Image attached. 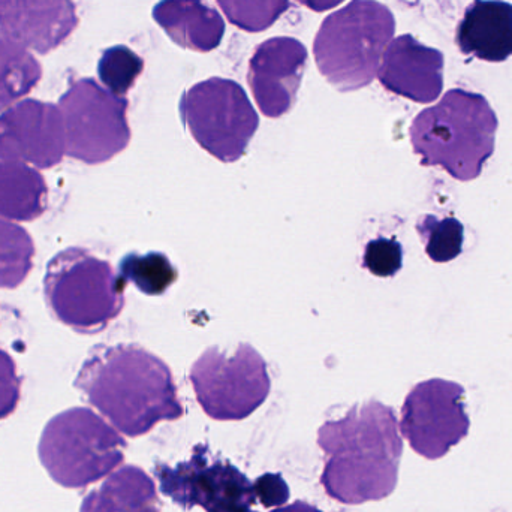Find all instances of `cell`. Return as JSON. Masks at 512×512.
I'll return each mask as SVG.
<instances>
[{
    "label": "cell",
    "instance_id": "4dcf8cb0",
    "mask_svg": "<svg viewBox=\"0 0 512 512\" xmlns=\"http://www.w3.org/2000/svg\"><path fill=\"white\" fill-rule=\"evenodd\" d=\"M271 512H322L318 510V508L312 507V505L307 504V502L298 501L294 502V504L288 505V507L277 508V510H273Z\"/></svg>",
    "mask_w": 512,
    "mask_h": 512
},
{
    "label": "cell",
    "instance_id": "7402d4cb",
    "mask_svg": "<svg viewBox=\"0 0 512 512\" xmlns=\"http://www.w3.org/2000/svg\"><path fill=\"white\" fill-rule=\"evenodd\" d=\"M35 246L26 230L0 218V288L12 289L32 270Z\"/></svg>",
    "mask_w": 512,
    "mask_h": 512
},
{
    "label": "cell",
    "instance_id": "e0dca14e",
    "mask_svg": "<svg viewBox=\"0 0 512 512\" xmlns=\"http://www.w3.org/2000/svg\"><path fill=\"white\" fill-rule=\"evenodd\" d=\"M456 42L466 56L505 62L512 56V5L504 0H475L457 27Z\"/></svg>",
    "mask_w": 512,
    "mask_h": 512
},
{
    "label": "cell",
    "instance_id": "52a82bcc",
    "mask_svg": "<svg viewBox=\"0 0 512 512\" xmlns=\"http://www.w3.org/2000/svg\"><path fill=\"white\" fill-rule=\"evenodd\" d=\"M66 155L84 164L110 161L128 147V101L95 80L74 81L60 99Z\"/></svg>",
    "mask_w": 512,
    "mask_h": 512
},
{
    "label": "cell",
    "instance_id": "603a6c76",
    "mask_svg": "<svg viewBox=\"0 0 512 512\" xmlns=\"http://www.w3.org/2000/svg\"><path fill=\"white\" fill-rule=\"evenodd\" d=\"M120 279L137 285L147 295H162L177 280L176 268L164 254H129L120 261Z\"/></svg>",
    "mask_w": 512,
    "mask_h": 512
},
{
    "label": "cell",
    "instance_id": "d6986e66",
    "mask_svg": "<svg viewBox=\"0 0 512 512\" xmlns=\"http://www.w3.org/2000/svg\"><path fill=\"white\" fill-rule=\"evenodd\" d=\"M80 512H161L155 481L138 466H123L84 498Z\"/></svg>",
    "mask_w": 512,
    "mask_h": 512
},
{
    "label": "cell",
    "instance_id": "f546056e",
    "mask_svg": "<svg viewBox=\"0 0 512 512\" xmlns=\"http://www.w3.org/2000/svg\"><path fill=\"white\" fill-rule=\"evenodd\" d=\"M298 2L306 6V8L312 9V11L325 12L336 8V6H339L340 3L345 2V0H298Z\"/></svg>",
    "mask_w": 512,
    "mask_h": 512
},
{
    "label": "cell",
    "instance_id": "44dd1931",
    "mask_svg": "<svg viewBox=\"0 0 512 512\" xmlns=\"http://www.w3.org/2000/svg\"><path fill=\"white\" fill-rule=\"evenodd\" d=\"M41 75V65L27 48L0 36V113L20 102Z\"/></svg>",
    "mask_w": 512,
    "mask_h": 512
},
{
    "label": "cell",
    "instance_id": "7c38bea8",
    "mask_svg": "<svg viewBox=\"0 0 512 512\" xmlns=\"http://www.w3.org/2000/svg\"><path fill=\"white\" fill-rule=\"evenodd\" d=\"M318 445L327 456H370L400 462L403 453L396 414L376 400L354 406L340 420L327 421L319 429Z\"/></svg>",
    "mask_w": 512,
    "mask_h": 512
},
{
    "label": "cell",
    "instance_id": "8992f818",
    "mask_svg": "<svg viewBox=\"0 0 512 512\" xmlns=\"http://www.w3.org/2000/svg\"><path fill=\"white\" fill-rule=\"evenodd\" d=\"M180 114L192 137L219 161L245 155L259 119L248 95L236 81L209 78L183 93Z\"/></svg>",
    "mask_w": 512,
    "mask_h": 512
},
{
    "label": "cell",
    "instance_id": "8fae6325",
    "mask_svg": "<svg viewBox=\"0 0 512 512\" xmlns=\"http://www.w3.org/2000/svg\"><path fill=\"white\" fill-rule=\"evenodd\" d=\"M66 155L65 129L59 108L27 99L0 114V159L53 168Z\"/></svg>",
    "mask_w": 512,
    "mask_h": 512
},
{
    "label": "cell",
    "instance_id": "2e32d148",
    "mask_svg": "<svg viewBox=\"0 0 512 512\" xmlns=\"http://www.w3.org/2000/svg\"><path fill=\"white\" fill-rule=\"evenodd\" d=\"M397 460L330 456L321 475L325 493L346 505L381 501L394 492L399 480Z\"/></svg>",
    "mask_w": 512,
    "mask_h": 512
},
{
    "label": "cell",
    "instance_id": "5bb4252c",
    "mask_svg": "<svg viewBox=\"0 0 512 512\" xmlns=\"http://www.w3.org/2000/svg\"><path fill=\"white\" fill-rule=\"evenodd\" d=\"M444 65L441 51L421 44L412 35H402L385 50L378 77L388 92L430 104L442 93Z\"/></svg>",
    "mask_w": 512,
    "mask_h": 512
},
{
    "label": "cell",
    "instance_id": "484cf974",
    "mask_svg": "<svg viewBox=\"0 0 512 512\" xmlns=\"http://www.w3.org/2000/svg\"><path fill=\"white\" fill-rule=\"evenodd\" d=\"M230 23L246 32L273 26L289 8V0H218Z\"/></svg>",
    "mask_w": 512,
    "mask_h": 512
},
{
    "label": "cell",
    "instance_id": "9c48e42d",
    "mask_svg": "<svg viewBox=\"0 0 512 512\" xmlns=\"http://www.w3.org/2000/svg\"><path fill=\"white\" fill-rule=\"evenodd\" d=\"M161 493L183 510L251 512L256 502L254 484L233 463L213 456L209 445L192 450L191 459L176 466H155Z\"/></svg>",
    "mask_w": 512,
    "mask_h": 512
},
{
    "label": "cell",
    "instance_id": "ac0fdd59",
    "mask_svg": "<svg viewBox=\"0 0 512 512\" xmlns=\"http://www.w3.org/2000/svg\"><path fill=\"white\" fill-rule=\"evenodd\" d=\"M153 18L180 47L209 53L221 45L225 23L206 0H161Z\"/></svg>",
    "mask_w": 512,
    "mask_h": 512
},
{
    "label": "cell",
    "instance_id": "7a4b0ae2",
    "mask_svg": "<svg viewBox=\"0 0 512 512\" xmlns=\"http://www.w3.org/2000/svg\"><path fill=\"white\" fill-rule=\"evenodd\" d=\"M498 126L483 95L454 89L415 117L409 137L424 167H441L454 179L471 182L495 152Z\"/></svg>",
    "mask_w": 512,
    "mask_h": 512
},
{
    "label": "cell",
    "instance_id": "30bf717a",
    "mask_svg": "<svg viewBox=\"0 0 512 512\" xmlns=\"http://www.w3.org/2000/svg\"><path fill=\"white\" fill-rule=\"evenodd\" d=\"M471 427L465 388L445 379H430L412 388L402 408L400 432L415 453L438 460L466 438Z\"/></svg>",
    "mask_w": 512,
    "mask_h": 512
},
{
    "label": "cell",
    "instance_id": "3957f363",
    "mask_svg": "<svg viewBox=\"0 0 512 512\" xmlns=\"http://www.w3.org/2000/svg\"><path fill=\"white\" fill-rule=\"evenodd\" d=\"M394 32L390 8L376 0H352L319 27L313 42L316 65L340 92L363 89L375 80Z\"/></svg>",
    "mask_w": 512,
    "mask_h": 512
},
{
    "label": "cell",
    "instance_id": "cb8c5ba5",
    "mask_svg": "<svg viewBox=\"0 0 512 512\" xmlns=\"http://www.w3.org/2000/svg\"><path fill=\"white\" fill-rule=\"evenodd\" d=\"M417 231L432 261L450 262L462 254L465 228L456 218L426 215L418 221Z\"/></svg>",
    "mask_w": 512,
    "mask_h": 512
},
{
    "label": "cell",
    "instance_id": "ffe728a7",
    "mask_svg": "<svg viewBox=\"0 0 512 512\" xmlns=\"http://www.w3.org/2000/svg\"><path fill=\"white\" fill-rule=\"evenodd\" d=\"M44 177L27 164L0 159V218L30 222L47 210Z\"/></svg>",
    "mask_w": 512,
    "mask_h": 512
},
{
    "label": "cell",
    "instance_id": "6da1fadb",
    "mask_svg": "<svg viewBox=\"0 0 512 512\" xmlns=\"http://www.w3.org/2000/svg\"><path fill=\"white\" fill-rule=\"evenodd\" d=\"M75 387L129 438L146 435L161 421L180 420L185 414L170 367L140 346L93 349Z\"/></svg>",
    "mask_w": 512,
    "mask_h": 512
},
{
    "label": "cell",
    "instance_id": "d4e9b609",
    "mask_svg": "<svg viewBox=\"0 0 512 512\" xmlns=\"http://www.w3.org/2000/svg\"><path fill=\"white\" fill-rule=\"evenodd\" d=\"M144 69L137 53L125 45L108 48L99 60L98 74L104 86L114 95L123 96L134 87Z\"/></svg>",
    "mask_w": 512,
    "mask_h": 512
},
{
    "label": "cell",
    "instance_id": "f1b7e54d",
    "mask_svg": "<svg viewBox=\"0 0 512 512\" xmlns=\"http://www.w3.org/2000/svg\"><path fill=\"white\" fill-rule=\"evenodd\" d=\"M256 501L261 502L265 508L280 507L288 502L289 489L280 475L265 474L254 483Z\"/></svg>",
    "mask_w": 512,
    "mask_h": 512
},
{
    "label": "cell",
    "instance_id": "4fadbf2b",
    "mask_svg": "<svg viewBox=\"0 0 512 512\" xmlns=\"http://www.w3.org/2000/svg\"><path fill=\"white\" fill-rule=\"evenodd\" d=\"M307 63V50L298 39H268L256 48L249 63V86L259 110L276 119L291 110Z\"/></svg>",
    "mask_w": 512,
    "mask_h": 512
},
{
    "label": "cell",
    "instance_id": "9a60e30c",
    "mask_svg": "<svg viewBox=\"0 0 512 512\" xmlns=\"http://www.w3.org/2000/svg\"><path fill=\"white\" fill-rule=\"evenodd\" d=\"M77 24L72 0H0V36L39 54L59 47Z\"/></svg>",
    "mask_w": 512,
    "mask_h": 512
},
{
    "label": "cell",
    "instance_id": "83f0119b",
    "mask_svg": "<svg viewBox=\"0 0 512 512\" xmlns=\"http://www.w3.org/2000/svg\"><path fill=\"white\" fill-rule=\"evenodd\" d=\"M21 396V379L15 361L0 349V420L14 414Z\"/></svg>",
    "mask_w": 512,
    "mask_h": 512
},
{
    "label": "cell",
    "instance_id": "ba28073f",
    "mask_svg": "<svg viewBox=\"0 0 512 512\" xmlns=\"http://www.w3.org/2000/svg\"><path fill=\"white\" fill-rule=\"evenodd\" d=\"M191 382L203 411L218 421L251 417L271 387L264 358L246 343L233 355L207 349L192 366Z\"/></svg>",
    "mask_w": 512,
    "mask_h": 512
},
{
    "label": "cell",
    "instance_id": "1f68e13d",
    "mask_svg": "<svg viewBox=\"0 0 512 512\" xmlns=\"http://www.w3.org/2000/svg\"><path fill=\"white\" fill-rule=\"evenodd\" d=\"M251 512H255V511H251Z\"/></svg>",
    "mask_w": 512,
    "mask_h": 512
},
{
    "label": "cell",
    "instance_id": "4316f807",
    "mask_svg": "<svg viewBox=\"0 0 512 512\" xmlns=\"http://www.w3.org/2000/svg\"><path fill=\"white\" fill-rule=\"evenodd\" d=\"M402 245L396 239H376L364 251L363 265L379 277H391L402 268Z\"/></svg>",
    "mask_w": 512,
    "mask_h": 512
},
{
    "label": "cell",
    "instance_id": "5b68a950",
    "mask_svg": "<svg viewBox=\"0 0 512 512\" xmlns=\"http://www.w3.org/2000/svg\"><path fill=\"white\" fill-rule=\"evenodd\" d=\"M125 450V439L87 408L51 418L38 445L42 465L66 489H84L107 477L122 465Z\"/></svg>",
    "mask_w": 512,
    "mask_h": 512
},
{
    "label": "cell",
    "instance_id": "277c9868",
    "mask_svg": "<svg viewBox=\"0 0 512 512\" xmlns=\"http://www.w3.org/2000/svg\"><path fill=\"white\" fill-rule=\"evenodd\" d=\"M125 282L110 262L71 248L51 259L44 291L54 318L78 333L105 330L125 306Z\"/></svg>",
    "mask_w": 512,
    "mask_h": 512
}]
</instances>
